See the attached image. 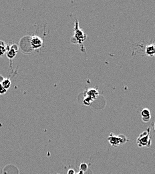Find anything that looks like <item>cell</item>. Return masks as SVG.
<instances>
[{
	"label": "cell",
	"instance_id": "obj_1",
	"mask_svg": "<svg viewBox=\"0 0 155 174\" xmlns=\"http://www.w3.org/2000/svg\"><path fill=\"white\" fill-rule=\"evenodd\" d=\"M87 35L79 28V23L77 19H76L75 26H74V35L71 39V42L74 44H82L86 40Z\"/></svg>",
	"mask_w": 155,
	"mask_h": 174
},
{
	"label": "cell",
	"instance_id": "obj_4",
	"mask_svg": "<svg viewBox=\"0 0 155 174\" xmlns=\"http://www.w3.org/2000/svg\"><path fill=\"white\" fill-rule=\"evenodd\" d=\"M30 44H31L32 48L39 49L42 46L43 41L40 37L37 36H34L30 39Z\"/></svg>",
	"mask_w": 155,
	"mask_h": 174
},
{
	"label": "cell",
	"instance_id": "obj_12",
	"mask_svg": "<svg viewBox=\"0 0 155 174\" xmlns=\"http://www.w3.org/2000/svg\"><path fill=\"white\" fill-rule=\"evenodd\" d=\"M6 89L2 86V84L0 83V95H3L6 93Z\"/></svg>",
	"mask_w": 155,
	"mask_h": 174
},
{
	"label": "cell",
	"instance_id": "obj_8",
	"mask_svg": "<svg viewBox=\"0 0 155 174\" xmlns=\"http://www.w3.org/2000/svg\"><path fill=\"white\" fill-rule=\"evenodd\" d=\"M7 51V46L6 43L3 41H0V56H3Z\"/></svg>",
	"mask_w": 155,
	"mask_h": 174
},
{
	"label": "cell",
	"instance_id": "obj_14",
	"mask_svg": "<svg viewBox=\"0 0 155 174\" xmlns=\"http://www.w3.org/2000/svg\"><path fill=\"white\" fill-rule=\"evenodd\" d=\"M76 174H84V172H83V171H80L79 172H78L77 173H76Z\"/></svg>",
	"mask_w": 155,
	"mask_h": 174
},
{
	"label": "cell",
	"instance_id": "obj_7",
	"mask_svg": "<svg viewBox=\"0 0 155 174\" xmlns=\"http://www.w3.org/2000/svg\"><path fill=\"white\" fill-rule=\"evenodd\" d=\"M86 95H87V97H89L91 99L94 100L98 97V95H99V93H98V90H96V89H91V90H89L87 91Z\"/></svg>",
	"mask_w": 155,
	"mask_h": 174
},
{
	"label": "cell",
	"instance_id": "obj_15",
	"mask_svg": "<svg viewBox=\"0 0 155 174\" xmlns=\"http://www.w3.org/2000/svg\"><path fill=\"white\" fill-rule=\"evenodd\" d=\"M154 130H155V123L154 124Z\"/></svg>",
	"mask_w": 155,
	"mask_h": 174
},
{
	"label": "cell",
	"instance_id": "obj_10",
	"mask_svg": "<svg viewBox=\"0 0 155 174\" xmlns=\"http://www.w3.org/2000/svg\"><path fill=\"white\" fill-rule=\"evenodd\" d=\"M1 84H2V86L7 90L11 86V81L9 78H6V79H3L2 82H1Z\"/></svg>",
	"mask_w": 155,
	"mask_h": 174
},
{
	"label": "cell",
	"instance_id": "obj_13",
	"mask_svg": "<svg viewBox=\"0 0 155 174\" xmlns=\"http://www.w3.org/2000/svg\"><path fill=\"white\" fill-rule=\"evenodd\" d=\"M67 174H76V172L73 169H68V171Z\"/></svg>",
	"mask_w": 155,
	"mask_h": 174
},
{
	"label": "cell",
	"instance_id": "obj_9",
	"mask_svg": "<svg viewBox=\"0 0 155 174\" xmlns=\"http://www.w3.org/2000/svg\"><path fill=\"white\" fill-rule=\"evenodd\" d=\"M17 51L15 50L12 49V48H10L9 49V50H8L7 52V56L8 58H10V59H13L15 56H16L17 54Z\"/></svg>",
	"mask_w": 155,
	"mask_h": 174
},
{
	"label": "cell",
	"instance_id": "obj_11",
	"mask_svg": "<svg viewBox=\"0 0 155 174\" xmlns=\"http://www.w3.org/2000/svg\"><path fill=\"white\" fill-rule=\"evenodd\" d=\"M88 165L86 164V163H82L80 165V171H82L83 172H85L88 170Z\"/></svg>",
	"mask_w": 155,
	"mask_h": 174
},
{
	"label": "cell",
	"instance_id": "obj_3",
	"mask_svg": "<svg viewBox=\"0 0 155 174\" xmlns=\"http://www.w3.org/2000/svg\"><path fill=\"white\" fill-rule=\"evenodd\" d=\"M108 141L112 147H118L128 141V139L123 134L116 135L114 133H110L108 137Z\"/></svg>",
	"mask_w": 155,
	"mask_h": 174
},
{
	"label": "cell",
	"instance_id": "obj_2",
	"mask_svg": "<svg viewBox=\"0 0 155 174\" xmlns=\"http://www.w3.org/2000/svg\"><path fill=\"white\" fill-rule=\"evenodd\" d=\"M150 128L148 127V129L143 131L141 134H140L138 137L136 139L137 145L139 147H149L151 145V137H150Z\"/></svg>",
	"mask_w": 155,
	"mask_h": 174
},
{
	"label": "cell",
	"instance_id": "obj_6",
	"mask_svg": "<svg viewBox=\"0 0 155 174\" xmlns=\"http://www.w3.org/2000/svg\"><path fill=\"white\" fill-rule=\"evenodd\" d=\"M145 53L148 56H155V44L147 45L145 48Z\"/></svg>",
	"mask_w": 155,
	"mask_h": 174
},
{
	"label": "cell",
	"instance_id": "obj_5",
	"mask_svg": "<svg viewBox=\"0 0 155 174\" xmlns=\"http://www.w3.org/2000/svg\"><path fill=\"white\" fill-rule=\"evenodd\" d=\"M141 115L142 117V120H143V122H145V123H148V122H149L150 119H151V114H150V110L147 108H143V109L141 110Z\"/></svg>",
	"mask_w": 155,
	"mask_h": 174
}]
</instances>
